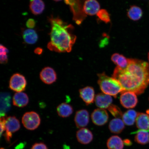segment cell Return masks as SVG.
Returning <instances> with one entry per match:
<instances>
[{"instance_id": "1", "label": "cell", "mask_w": 149, "mask_h": 149, "mask_svg": "<svg viewBox=\"0 0 149 149\" xmlns=\"http://www.w3.org/2000/svg\"><path fill=\"white\" fill-rule=\"evenodd\" d=\"M112 77L120 83L124 92L130 91L137 95L142 94L149 85V65L139 59L128 58L127 66L124 68L117 66Z\"/></svg>"}, {"instance_id": "2", "label": "cell", "mask_w": 149, "mask_h": 149, "mask_svg": "<svg viewBox=\"0 0 149 149\" xmlns=\"http://www.w3.org/2000/svg\"><path fill=\"white\" fill-rule=\"evenodd\" d=\"M48 20L51 29L48 49L58 53H70L76 40V36L72 33L73 27L59 17L52 16Z\"/></svg>"}, {"instance_id": "3", "label": "cell", "mask_w": 149, "mask_h": 149, "mask_svg": "<svg viewBox=\"0 0 149 149\" xmlns=\"http://www.w3.org/2000/svg\"><path fill=\"white\" fill-rule=\"evenodd\" d=\"M98 83L100 89L104 94L116 98L119 93L124 92L122 85L117 80L109 77L105 72L97 74Z\"/></svg>"}, {"instance_id": "4", "label": "cell", "mask_w": 149, "mask_h": 149, "mask_svg": "<svg viewBox=\"0 0 149 149\" xmlns=\"http://www.w3.org/2000/svg\"><path fill=\"white\" fill-rule=\"evenodd\" d=\"M22 122L24 127L27 129L34 130L40 126V118L38 113L35 112H28L22 117Z\"/></svg>"}, {"instance_id": "5", "label": "cell", "mask_w": 149, "mask_h": 149, "mask_svg": "<svg viewBox=\"0 0 149 149\" xmlns=\"http://www.w3.org/2000/svg\"><path fill=\"white\" fill-rule=\"evenodd\" d=\"M26 85L27 81L25 77L19 73L14 74L11 77L9 81V88L16 92H22L25 91Z\"/></svg>"}, {"instance_id": "6", "label": "cell", "mask_w": 149, "mask_h": 149, "mask_svg": "<svg viewBox=\"0 0 149 149\" xmlns=\"http://www.w3.org/2000/svg\"><path fill=\"white\" fill-rule=\"evenodd\" d=\"M6 133L4 136L6 141H10L12 134L18 131L20 127L19 121L15 116H9L6 118Z\"/></svg>"}, {"instance_id": "7", "label": "cell", "mask_w": 149, "mask_h": 149, "mask_svg": "<svg viewBox=\"0 0 149 149\" xmlns=\"http://www.w3.org/2000/svg\"><path fill=\"white\" fill-rule=\"evenodd\" d=\"M121 105L127 109L135 107L138 103V99L135 93L126 91L122 93L120 97Z\"/></svg>"}, {"instance_id": "8", "label": "cell", "mask_w": 149, "mask_h": 149, "mask_svg": "<svg viewBox=\"0 0 149 149\" xmlns=\"http://www.w3.org/2000/svg\"><path fill=\"white\" fill-rule=\"evenodd\" d=\"M93 122L96 125H104L109 120V114L105 109H97L94 110L91 115Z\"/></svg>"}, {"instance_id": "9", "label": "cell", "mask_w": 149, "mask_h": 149, "mask_svg": "<svg viewBox=\"0 0 149 149\" xmlns=\"http://www.w3.org/2000/svg\"><path fill=\"white\" fill-rule=\"evenodd\" d=\"M40 78L44 83L51 84L56 81L57 74L53 68L47 67L43 69L40 72Z\"/></svg>"}, {"instance_id": "10", "label": "cell", "mask_w": 149, "mask_h": 149, "mask_svg": "<svg viewBox=\"0 0 149 149\" xmlns=\"http://www.w3.org/2000/svg\"><path fill=\"white\" fill-rule=\"evenodd\" d=\"M74 122L78 128H83L86 126L89 121L88 112L86 109L80 110L76 112L74 118Z\"/></svg>"}, {"instance_id": "11", "label": "cell", "mask_w": 149, "mask_h": 149, "mask_svg": "<svg viewBox=\"0 0 149 149\" xmlns=\"http://www.w3.org/2000/svg\"><path fill=\"white\" fill-rule=\"evenodd\" d=\"M95 101L97 107L100 109H108L111 105L113 100L109 95L101 93L96 95Z\"/></svg>"}, {"instance_id": "12", "label": "cell", "mask_w": 149, "mask_h": 149, "mask_svg": "<svg viewBox=\"0 0 149 149\" xmlns=\"http://www.w3.org/2000/svg\"><path fill=\"white\" fill-rule=\"evenodd\" d=\"M80 97L87 105L93 103L95 99V91L92 87L87 86L79 89Z\"/></svg>"}, {"instance_id": "13", "label": "cell", "mask_w": 149, "mask_h": 149, "mask_svg": "<svg viewBox=\"0 0 149 149\" xmlns=\"http://www.w3.org/2000/svg\"><path fill=\"white\" fill-rule=\"evenodd\" d=\"M100 8L99 3L96 0H86L84 3V12L89 16H93L97 14Z\"/></svg>"}, {"instance_id": "14", "label": "cell", "mask_w": 149, "mask_h": 149, "mask_svg": "<svg viewBox=\"0 0 149 149\" xmlns=\"http://www.w3.org/2000/svg\"><path fill=\"white\" fill-rule=\"evenodd\" d=\"M76 137L80 143L83 144H89L93 140V136L92 132L86 128H81L76 133Z\"/></svg>"}, {"instance_id": "15", "label": "cell", "mask_w": 149, "mask_h": 149, "mask_svg": "<svg viewBox=\"0 0 149 149\" xmlns=\"http://www.w3.org/2000/svg\"><path fill=\"white\" fill-rule=\"evenodd\" d=\"M136 123L138 130L149 132V115L147 113H138Z\"/></svg>"}, {"instance_id": "16", "label": "cell", "mask_w": 149, "mask_h": 149, "mask_svg": "<svg viewBox=\"0 0 149 149\" xmlns=\"http://www.w3.org/2000/svg\"><path fill=\"white\" fill-rule=\"evenodd\" d=\"M29 99L27 95L23 92H17L13 98V105L18 107H23L29 103Z\"/></svg>"}, {"instance_id": "17", "label": "cell", "mask_w": 149, "mask_h": 149, "mask_svg": "<svg viewBox=\"0 0 149 149\" xmlns=\"http://www.w3.org/2000/svg\"><path fill=\"white\" fill-rule=\"evenodd\" d=\"M125 128L124 123L120 118L113 119L110 122L109 125V129L113 133L120 134L123 130Z\"/></svg>"}, {"instance_id": "18", "label": "cell", "mask_w": 149, "mask_h": 149, "mask_svg": "<svg viewBox=\"0 0 149 149\" xmlns=\"http://www.w3.org/2000/svg\"><path fill=\"white\" fill-rule=\"evenodd\" d=\"M45 5L42 0H30L29 8L35 15H40L43 12Z\"/></svg>"}, {"instance_id": "19", "label": "cell", "mask_w": 149, "mask_h": 149, "mask_svg": "<svg viewBox=\"0 0 149 149\" xmlns=\"http://www.w3.org/2000/svg\"><path fill=\"white\" fill-rule=\"evenodd\" d=\"M23 38L26 43L33 44L38 40V36L36 31L33 29H28L23 31Z\"/></svg>"}, {"instance_id": "20", "label": "cell", "mask_w": 149, "mask_h": 149, "mask_svg": "<svg viewBox=\"0 0 149 149\" xmlns=\"http://www.w3.org/2000/svg\"><path fill=\"white\" fill-rule=\"evenodd\" d=\"M57 111L59 116L63 118L70 116L73 112L72 106L65 102L61 103L58 106Z\"/></svg>"}, {"instance_id": "21", "label": "cell", "mask_w": 149, "mask_h": 149, "mask_svg": "<svg viewBox=\"0 0 149 149\" xmlns=\"http://www.w3.org/2000/svg\"><path fill=\"white\" fill-rule=\"evenodd\" d=\"M107 145L109 149H123L124 142L118 136H113L108 140Z\"/></svg>"}, {"instance_id": "22", "label": "cell", "mask_w": 149, "mask_h": 149, "mask_svg": "<svg viewBox=\"0 0 149 149\" xmlns=\"http://www.w3.org/2000/svg\"><path fill=\"white\" fill-rule=\"evenodd\" d=\"M148 132L144 130H138L136 131L132 132L131 134H136L135 137V141L138 144L143 145L149 143Z\"/></svg>"}, {"instance_id": "23", "label": "cell", "mask_w": 149, "mask_h": 149, "mask_svg": "<svg viewBox=\"0 0 149 149\" xmlns=\"http://www.w3.org/2000/svg\"><path fill=\"white\" fill-rule=\"evenodd\" d=\"M127 16L130 19L137 21L142 17L143 11L139 7L133 6L130 7L127 12Z\"/></svg>"}, {"instance_id": "24", "label": "cell", "mask_w": 149, "mask_h": 149, "mask_svg": "<svg viewBox=\"0 0 149 149\" xmlns=\"http://www.w3.org/2000/svg\"><path fill=\"white\" fill-rule=\"evenodd\" d=\"M108 110L112 115L116 118H120L123 116V113L120 108L115 105H111L108 108Z\"/></svg>"}, {"instance_id": "25", "label": "cell", "mask_w": 149, "mask_h": 149, "mask_svg": "<svg viewBox=\"0 0 149 149\" xmlns=\"http://www.w3.org/2000/svg\"><path fill=\"white\" fill-rule=\"evenodd\" d=\"M97 15L100 20L106 23H109L111 21L109 13L105 9H100L97 14Z\"/></svg>"}, {"instance_id": "26", "label": "cell", "mask_w": 149, "mask_h": 149, "mask_svg": "<svg viewBox=\"0 0 149 149\" xmlns=\"http://www.w3.org/2000/svg\"><path fill=\"white\" fill-rule=\"evenodd\" d=\"M128 64V58L122 55H120L117 59L116 65L120 68H124L127 66Z\"/></svg>"}, {"instance_id": "27", "label": "cell", "mask_w": 149, "mask_h": 149, "mask_svg": "<svg viewBox=\"0 0 149 149\" xmlns=\"http://www.w3.org/2000/svg\"><path fill=\"white\" fill-rule=\"evenodd\" d=\"M123 121L124 124L128 126H131L133 125L134 124L136 120L130 118L128 116L126 112L123 114L122 117Z\"/></svg>"}, {"instance_id": "28", "label": "cell", "mask_w": 149, "mask_h": 149, "mask_svg": "<svg viewBox=\"0 0 149 149\" xmlns=\"http://www.w3.org/2000/svg\"><path fill=\"white\" fill-rule=\"evenodd\" d=\"M31 149H48V148L44 143L41 142L35 143Z\"/></svg>"}, {"instance_id": "29", "label": "cell", "mask_w": 149, "mask_h": 149, "mask_svg": "<svg viewBox=\"0 0 149 149\" xmlns=\"http://www.w3.org/2000/svg\"><path fill=\"white\" fill-rule=\"evenodd\" d=\"M6 118L4 116L1 117V135H2V134L3 132L6 130Z\"/></svg>"}, {"instance_id": "30", "label": "cell", "mask_w": 149, "mask_h": 149, "mask_svg": "<svg viewBox=\"0 0 149 149\" xmlns=\"http://www.w3.org/2000/svg\"><path fill=\"white\" fill-rule=\"evenodd\" d=\"M36 22L33 19H29L27 20L26 23V26L29 29H32L36 26Z\"/></svg>"}, {"instance_id": "31", "label": "cell", "mask_w": 149, "mask_h": 149, "mask_svg": "<svg viewBox=\"0 0 149 149\" xmlns=\"http://www.w3.org/2000/svg\"><path fill=\"white\" fill-rule=\"evenodd\" d=\"M126 112L130 118L136 120L138 114V113L136 111L134 110L130 109Z\"/></svg>"}, {"instance_id": "32", "label": "cell", "mask_w": 149, "mask_h": 149, "mask_svg": "<svg viewBox=\"0 0 149 149\" xmlns=\"http://www.w3.org/2000/svg\"><path fill=\"white\" fill-rule=\"evenodd\" d=\"M8 53V50L5 46L1 44L0 46V55H6Z\"/></svg>"}, {"instance_id": "33", "label": "cell", "mask_w": 149, "mask_h": 149, "mask_svg": "<svg viewBox=\"0 0 149 149\" xmlns=\"http://www.w3.org/2000/svg\"><path fill=\"white\" fill-rule=\"evenodd\" d=\"M1 55L0 60H1V64H6L8 61V56H7V55Z\"/></svg>"}, {"instance_id": "34", "label": "cell", "mask_w": 149, "mask_h": 149, "mask_svg": "<svg viewBox=\"0 0 149 149\" xmlns=\"http://www.w3.org/2000/svg\"><path fill=\"white\" fill-rule=\"evenodd\" d=\"M120 55V54L118 53H115L111 56V60L115 64H116L117 59Z\"/></svg>"}, {"instance_id": "35", "label": "cell", "mask_w": 149, "mask_h": 149, "mask_svg": "<svg viewBox=\"0 0 149 149\" xmlns=\"http://www.w3.org/2000/svg\"><path fill=\"white\" fill-rule=\"evenodd\" d=\"M43 50L42 48L37 47L35 50L34 52L35 54L38 55H41L42 53Z\"/></svg>"}, {"instance_id": "36", "label": "cell", "mask_w": 149, "mask_h": 149, "mask_svg": "<svg viewBox=\"0 0 149 149\" xmlns=\"http://www.w3.org/2000/svg\"><path fill=\"white\" fill-rule=\"evenodd\" d=\"M124 144L126 146H130L132 144V143L129 139H126L124 140Z\"/></svg>"}, {"instance_id": "37", "label": "cell", "mask_w": 149, "mask_h": 149, "mask_svg": "<svg viewBox=\"0 0 149 149\" xmlns=\"http://www.w3.org/2000/svg\"><path fill=\"white\" fill-rule=\"evenodd\" d=\"M146 113H147V114H148V115H149V109L148 110H147Z\"/></svg>"}, {"instance_id": "38", "label": "cell", "mask_w": 149, "mask_h": 149, "mask_svg": "<svg viewBox=\"0 0 149 149\" xmlns=\"http://www.w3.org/2000/svg\"><path fill=\"white\" fill-rule=\"evenodd\" d=\"M54 1H61V0H54Z\"/></svg>"}, {"instance_id": "39", "label": "cell", "mask_w": 149, "mask_h": 149, "mask_svg": "<svg viewBox=\"0 0 149 149\" xmlns=\"http://www.w3.org/2000/svg\"><path fill=\"white\" fill-rule=\"evenodd\" d=\"M148 61H149V52L148 53Z\"/></svg>"}, {"instance_id": "40", "label": "cell", "mask_w": 149, "mask_h": 149, "mask_svg": "<svg viewBox=\"0 0 149 149\" xmlns=\"http://www.w3.org/2000/svg\"><path fill=\"white\" fill-rule=\"evenodd\" d=\"M1 149H4V148H1Z\"/></svg>"}]
</instances>
